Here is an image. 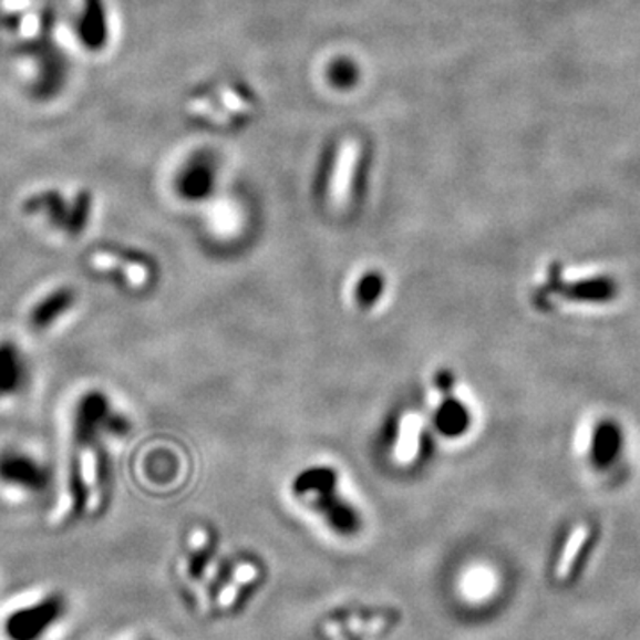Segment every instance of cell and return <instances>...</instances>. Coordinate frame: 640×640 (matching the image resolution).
Wrapping results in <instances>:
<instances>
[{
  "mask_svg": "<svg viewBox=\"0 0 640 640\" xmlns=\"http://www.w3.org/2000/svg\"><path fill=\"white\" fill-rule=\"evenodd\" d=\"M587 533L586 530H578L575 536L571 537L568 548L564 551L562 560L559 564V571H557V577L559 580H566V578L571 575L572 564L577 560L578 551L582 550L584 543H586Z\"/></svg>",
  "mask_w": 640,
  "mask_h": 640,
  "instance_id": "4fadbf2b",
  "label": "cell"
},
{
  "mask_svg": "<svg viewBox=\"0 0 640 640\" xmlns=\"http://www.w3.org/2000/svg\"><path fill=\"white\" fill-rule=\"evenodd\" d=\"M361 146L358 141L349 140L340 146L331 176L330 196L334 207H343L351 195L352 176L360 163Z\"/></svg>",
  "mask_w": 640,
  "mask_h": 640,
  "instance_id": "8fae6325",
  "label": "cell"
},
{
  "mask_svg": "<svg viewBox=\"0 0 640 640\" xmlns=\"http://www.w3.org/2000/svg\"><path fill=\"white\" fill-rule=\"evenodd\" d=\"M17 213L43 239L73 246L84 242L99 223L100 195L84 182H40L23 190Z\"/></svg>",
  "mask_w": 640,
  "mask_h": 640,
  "instance_id": "7a4b0ae2",
  "label": "cell"
},
{
  "mask_svg": "<svg viewBox=\"0 0 640 640\" xmlns=\"http://www.w3.org/2000/svg\"><path fill=\"white\" fill-rule=\"evenodd\" d=\"M81 267L91 281L122 296H140L154 283L155 267L148 255L122 240L87 244Z\"/></svg>",
  "mask_w": 640,
  "mask_h": 640,
  "instance_id": "3957f363",
  "label": "cell"
},
{
  "mask_svg": "<svg viewBox=\"0 0 640 640\" xmlns=\"http://www.w3.org/2000/svg\"><path fill=\"white\" fill-rule=\"evenodd\" d=\"M75 59L61 37V40L37 52L10 59L11 72L17 86L29 102L52 104L69 90Z\"/></svg>",
  "mask_w": 640,
  "mask_h": 640,
  "instance_id": "8992f818",
  "label": "cell"
},
{
  "mask_svg": "<svg viewBox=\"0 0 640 640\" xmlns=\"http://www.w3.org/2000/svg\"><path fill=\"white\" fill-rule=\"evenodd\" d=\"M70 610V598L61 589L31 592L0 616V639L50 640L69 621Z\"/></svg>",
  "mask_w": 640,
  "mask_h": 640,
  "instance_id": "52a82bcc",
  "label": "cell"
},
{
  "mask_svg": "<svg viewBox=\"0 0 640 640\" xmlns=\"http://www.w3.org/2000/svg\"><path fill=\"white\" fill-rule=\"evenodd\" d=\"M131 422L104 386H87L73 399L66 425V448L58 474L50 524L55 528L95 524L114 504V446Z\"/></svg>",
  "mask_w": 640,
  "mask_h": 640,
  "instance_id": "6da1fadb",
  "label": "cell"
},
{
  "mask_svg": "<svg viewBox=\"0 0 640 640\" xmlns=\"http://www.w3.org/2000/svg\"><path fill=\"white\" fill-rule=\"evenodd\" d=\"M61 37L75 58H113L122 37V20L114 0H70L61 13Z\"/></svg>",
  "mask_w": 640,
  "mask_h": 640,
  "instance_id": "277c9868",
  "label": "cell"
},
{
  "mask_svg": "<svg viewBox=\"0 0 640 640\" xmlns=\"http://www.w3.org/2000/svg\"><path fill=\"white\" fill-rule=\"evenodd\" d=\"M422 434V419L415 413L402 416L399 427L398 445H395V460L399 463H411L415 460Z\"/></svg>",
  "mask_w": 640,
  "mask_h": 640,
  "instance_id": "7c38bea8",
  "label": "cell"
},
{
  "mask_svg": "<svg viewBox=\"0 0 640 640\" xmlns=\"http://www.w3.org/2000/svg\"><path fill=\"white\" fill-rule=\"evenodd\" d=\"M81 307L82 293L78 285L58 281L32 298L23 313V322L34 337H54L72 324Z\"/></svg>",
  "mask_w": 640,
  "mask_h": 640,
  "instance_id": "9c48e42d",
  "label": "cell"
},
{
  "mask_svg": "<svg viewBox=\"0 0 640 640\" xmlns=\"http://www.w3.org/2000/svg\"><path fill=\"white\" fill-rule=\"evenodd\" d=\"M58 472L41 452L20 443L0 446V496L13 504L41 500L55 493Z\"/></svg>",
  "mask_w": 640,
  "mask_h": 640,
  "instance_id": "ba28073f",
  "label": "cell"
},
{
  "mask_svg": "<svg viewBox=\"0 0 640 640\" xmlns=\"http://www.w3.org/2000/svg\"><path fill=\"white\" fill-rule=\"evenodd\" d=\"M221 100L223 104L230 109L231 113H240L244 109H248V105L244 104L242 100L235 95L234 91L223 90Z\"/></svg>",
  "mask_w": 640,
  "mask_h": 640,
  "instance_id": "5bb4252c",
  "label": "cell"
},
{
  "mask_svg": "<svg viewBox=\"0 0 640 640\" xmlns=\"http://www.w3.org/2000/svg\"><path fill=\"white\" fill-rule=\"evenodd\" d=\"M32 384L28 351L13 337H0V410L25 398Z\"/></svg>",
  "mask_w": 640,
  "mask_h": 640,
  "instance_id": "30bf717a",
  "label": "cell"
},
{
  "mask_svg": "<svg viewBox=\"0 0 640 640\" xmlns=\"http://www.w3.org/2000/svg\"><path fill=\"white\" fill-rule=\"evenodd\" d=\"M61 40L58 0H0V45L10 59Z\"/></svg>",
  "mask_w": 640,
  "mask_h": 640,
  "instance_id": "5b68a950",
  "label": "cell"
}]
</instances>
